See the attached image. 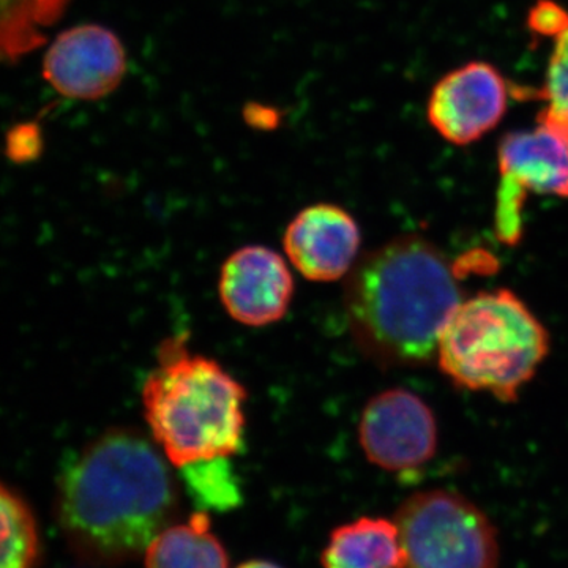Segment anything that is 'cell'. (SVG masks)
<instances>
[{
	"instance_id": "6da1fadb",
	"label": "cell",
	"mask_w": 568,
	"mask_h": 568,
	"mask_svg": "<svg viewBox=\"0 0 568 568\" xmlns=\"http://www.w3.org/2000/svg\"><path fill=\"white\" fill-rule=\"evenodd\" d=\"M163 452L142 433L114 428L63 466L54 511L71 551L92 566L144 556L178 514V485Z\"/></svg>"
},
{
	"instance_id": "7a4b0ae2",
	"label": "cell",
	"mask_w": 568,
	"mask_h": 568,
	"mask_svg": "<svg viewBox=\"0 0 568 568\" xmlns=\"http://www.w3.org/2000/svg\"><path fill=\"white\" fill-rule=\"evenodd\" d=\"M345 308L357 346L381 366L435 361L444 328L463 302L454 268L432 242L402 235L347 275Z\"/></svg>"
},
{
	"instance_id": "3957f363",
	"label": "cell",
	"mask_w": 568,
	"mask_h": 568,
	"mask_svg": "<svg viewBox=\"0 0 568 568\" xmlns=\"http://www.w3.org/2000/svg\"><path fill=\"white\" fill-rule=\"evenodd\" d=\"M246 390L183 336L164 339L142 387L145 422L171 465L231 458L244 444Z\"/></svg>"
},
{
	"instance_id": "277c9868",
	"label": "cell",
	"mask_w": 568,
	"mask_h": 568,
	"mask_svg": "<svg viewBox=\"0 0 568 568\" xmlns=\"http://www.w3.org/2000/svg\"><path fill=\"white\" fill-rule=\"evenodd\" d=\"M549 353V335L510 290L487 291L459 304L437 346L444 376L458 388L514 403Z\"/></svg>"
},
{
	"instance_id": "5b68a950",
	"label": "cell",
	"mask_w": 568,
	"mask_h": 568,
	"mask_svg": "<svg viewBox=\"0 0 568 568\" xmlns=\"http://www.w3.org/2000/svg\"><path fill=\"white\" fill-rule=\"evenodd\" d=\"M394 521L402 545L399 568L499 567L495 526L458 493H416L402 504Z\"/></svg>"
},
{
	"instance_id": "8992f818",
	"label": "cell",
	"mask_w": 568,
	"mask_h": 568,
	"mask_svg": "<svg viewBox=\"0 0 568 568\" xmlns=\"http://www.w3.org/2000/svg\"><path fill=\"white\" fill-rule=\"evenodd\" d=\"M499 190L496 234L504 244L521 235V207L528 194L568 200V140L544 123L507 134L497 151Z\"/></svg>"
},
{
	"instance_id": "52a82bcc",
	"label": "cell",
	"mask_w": 568,
	"mask_h": 568,
	"mask_svg": "<svg viewBox=\"0 0 568 568\" xmlns=\"http://www.w3.org/2000/svg\"><path fill=\"white\" fill-rule=\"evenodd\" d=\"M358 443L375 466L390 473L417 469L436 454L435 413L413 392L390 388L366 403Z\"/></svg>"
},
{
	"instance_id": "ba28073f",
	"label": "cell",
	"mask_w": 568,
	"mask_h": 568,
	"mask_svg": "<svg viewBox=\"0 0 568 568\" xmlns=\"http://www.w3.org/2000/svg\"><path fill=\"white\" fill-rule=\"evenodd\" d=\"M515 85L496 67L470 62L443 78L428 102V121L444 140L469 145L503 121Z\"/></svg>"
},
{
	"instance_id": "9c48e42d",
	"label": "cell",
	"mask_w": 568,
	"mask_h": 568,
	"mask_svg": "<svg viewBox=\"0 0 568 568\" xmlns=\"http://www.w3.org/2000/svg\"><path fill=\"white\" fill-rule=\"evenodd\" d=\"M126 71L122 41L103 26L84 24L62 32L44 55L47 81L67 99L92 100L110 95Z\"/></svg>"
},
{
	"instance_id": "30bf717a",
	"label": "cell",
	"mask_w": 568,
	"mask_h": 568,
	"mask_svg": "<svg viewBox=\"0 0 568 568\" xmlns=\"http://www.w3.org/2000/svg\"><path fill=\"white\" fill-rule=\"evenodd\" d=\"M220 301L227 315L248 327L278 323L294 295V278L286 261L268 246L248 245L224 261Z\"/></svg>"
},
{
	"instance_id": "8fae6325",
	"label": "cell",
	"mask_w": 568,
	"mask_h": 568,
	"mask_svg": "<svg viewBox=\"0 0 568 568\" xmlns=\"http://www.w3.org/2000/svg\"><path fill=\"white\" fill-rule=\"evenodd\" d=\"M283 244L291 263L306 280L336 282L349 275L357 263L361 227L338 205H310L290 223Z\"/></svg>"
},
{
	"instance_id": "7c38bea8",
	"label": "cell",
	"mask_w": 568,
	"mask_h": 568,
	"mask_svg": "<svg viewBox=\"0 0 568 568\" xmlns=\"http://www.w3.org/2000/svg\"><path fill=\"white\" fill-rule=\"evenodd\" d=\"M402 558L395 521L365 517L336 528L321 560L324 568H399Z\"/></svg>"
},
{
	"instance_id": "4fadbf2b",
	"label": "cell",
	"mask_w": 568,
	"mask_h": 568,
	"mask_svg": "<svg viewBox=\"0 0 568 568\" xmlns=\"http://www.w3.org/2000/svg\"><path fill=\"white\" fill-rule=\"evenodd\" d=\"M145 568H230V558L211 519L197 511L182 525L168 526L145 549Z\"/></svg>"
},
{
	"instance_id": "5bb4252c",
	"label": "cell",
	"mask_w": 568,
	"mask_h": 568,
	"mask_svg": "<svg viewBox=\"0 0 568 568\" xmlns=\"http://www.w3.org/2000/svg\"><path fill=\"white\" fill-rule=\"evenodd\" d=\"M69 0H0V63H14L47 43L44 29Z\"/></svg>"
},
{
	"instance_id": "9a60e30c",
	"label": "cell",
	"mask_w": 568,
	"mask_h": 568,
	"mask_svg": "<svg viewBox=\"0 0 568 568\" xmlns=\"http://www.w3.org/2000/svg\"><path fill=\"white\" fill-rule=\"evenodd\" d=\"M39 525L24 497L0 481V568H39Z\"/></svg>"
},
{
	"instance_id": "2e32d148",
	"label": "cell",
	"mask_w": 568,
	"mask_h": 568,
	"mask_svg": "<svg viewBox=\"0 0 568 568\" xmlns=\"http://www.w3.org/2000/svg\"><path fill=\"white\" fill-rule=\"evenodd\" d=\"M544 84L537 89L515 88V99L537 100L544 103L538 122L568 140V18L555 36Z\"/></svg>"
},
{
	"instance_id": "e0dca14e",
	"label": "cell",
	"mask_w": 568,
	"mask_h": 568,
	"mask_svg": "<svg viewBox=\"0 0 568 568\" xmlns=\"http://www.w3.org/2000/svg\"><path fill=\"white\" fill-rule=\"evenodd\" d=\"M186 489L197 506L226 511L242 503L241 485L230 458H213L181 467Z\"/></svg>"
},
{
	"instance_id": "ac0fdd59",
	"label": "cell",
	"mask_w": 568,
	"mask_h": 568,
	"mask_svg": "<svg viewBox=\"0 0 568 568\" xmlns=\"http://www.w3.org/2000/svg\"><path fill=\"white\" fill-rule=\"evenodd\" d=\"M41 151V136L39 126L28 123L11 130L7 140V153L14 162H31Z\"/></svg>"
},
{
	"instance_id": "d6986e66",
	"label": "cell",
	"mask_w": 568,
	"mask_h": 568,
	"mask_svg": "<svg viewBox=\"0 0 568 568\" xmlns=\"http://www.w3.org/2000/svg\"><path fill=\"white\" fill-rule=\"evenodd\" d=\"M245 118L256 129H268V126L276 125V112L260 106V104H250L248 110L245 111Z\"/></svg>"
},
{
	"instance_id": "ffe728a7",
	"label": "cell",
	"mask_w": 568,
	"mask_h": 568,
	"mask_svg": "<svg viewBox=\"0 0 568 568\" xmlns=\"http://www.w3.org/2000/svg\"><path fill=\"white\" fill-rule=\"evenodd\" d=\"M237 568H282L276 566L274 562H268V560H248V562L242 564L241 567Z\"/></svg>"
}]
</instances>
